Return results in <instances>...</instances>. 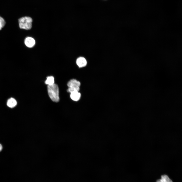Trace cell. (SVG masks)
<instances>
[{"mask_svg": "<svg viewBox=\"0 0 182 182\" xmlns=\"http://www.w3.org/2000/svg\"><path fill=\"white\" fill-rule=\"evenodd\" d=\"M47 90L51 100L55 102L59 101V90L57 85L54 83L48 85Z\"/></svg>", "mask_w": 182, "mask_h": 182, "instance_id": "cell-1", "label": "cell"}, {"mask_svg": "<svg viewBox=\"0 0 182 182\" xmlns=\"http://www.w3.org/2000/svg\"><path fill=\"white\" fill-rule=\"evenodd\" d=\"M32 18L30 17L25 16L21 17L18 19L19 27L22 29H30L32 27Z\"/></svg>", "mask_w": 182, "mask_h": 182, "instance_id": "cell-2", "label": "cell"}, {"mask_svg": "<svg viewBox=\"0 0 182 182\" xmlns=\"http://www.w3.org/2000/svg\"><path fill=\"white\" fill-rule=\"evenodd\" d=\"M6 22L4 18L0 16V30L4 26Z\"/></svg>", "mask_w": 182, "mask_h": 182, "instance_id": "cell-10", "label": "cell"}, {"mask_svg": "<svg viewBox=\"0 0 182 182\" xmlns=\"http://www.w3.org/2000/svg\"><path fill=\"white\" fill-rule=\"evenodd\" d=\"M70 96L71 99L73 100L77 101L80 99L81 94L79 92H74L71 93Z\"/></svg>", "mask_w": 182, "mask_h": 182, "instance_id": "cell-6", "label": "cell"}, {"mask_svg": "<svg viewBox=\"0 0 182 182\" xmlns=\"http://www.w3.org/2000/svg\"><path fill=\"white\" fill-rule=\"evenodd\" d=\"M2 148L3 147L2 145L0 144V151L2 150Z\"/></svg>", "mask_w": 182, "mask_h": 182, "instance_id": "cell-11", "label": "cell"}, {"mask_svg": "<svg viewBox=\"0 0 182 182\" xmlns=\"http://www.w3.org/2000/svg\"><path fill=\"white\" fill-rule=\"evenodd\" d=\"M156 182H173L168 176L166 175L161 176V179L157 180Z\"/></svg>", "mask_w": 182, "mask_h": 182, "instance_id": "cell-8", "label": "cell"}, {"mask_svg": "<svg viewBox=\"0 0 182 182\" xmlns=\"http://www.w3.org/2000/svg\"><path fill=\"white\" fill-rule=\"evenodd\" d=\"M16 100L14 98H11L9 99L7 102V105L9 107L12 108L15 107L17 105Z\"/></svg>", "mask_w": 182, "mask_h": 182, "instance_id": "cell-7", "label": "cell"}, {"mask_svg": "<svg viewBox=\"0 0 182 182\" xmlns=\"http://www.w3.org/2000/svg\"><path fill=\"white\" fill-rule=\"evenodd\" d=\"M76 63L77 65L80 67L85 66L87 63L85 59L82 57H80L78 58L76 60Z\"/></svg>", "mask_w": 182, "mask_h": 182, "instance_id": "cell-5", "label": "cell"}, {"mask_svg": "<svg viewBox=\"0 0 182 182\" xmlns=\"http://www.w3.org/2000/svg\"><path fill=\"white\" fill-rule=\"evenodd\" d=\"M45 81V83L48 85H51L54 84V78L52 76H48Z\"/></svg>", "mask_w": 182, "mask_h": 182, "instance_id": "cell-9", "label": "cell"}, {"mask_svg": "<svg viewBox=\"0 0 182 182\" xmlns=\"http://www.w3.org/2000/svg\"><path fill=\"white\" fill-rule=\"evenodd\" d=\"M25 43L28 47L31 48L34 46L35 44V40L32 37H27L25 40Z\"/></svg>", "mask_w": 182, "mask_h": 182, "instance_id": "cell-4", "label": "cell"}, {"mask_svg": "<svg viewBox=\"0 0 182 182\" xmlns=\"http://www.w3.org/2000/svg\"><path fill=\"white\" fill-rule=\"evenodd\" d=\"M80 82L76 79L71 80L68 82L67 85L69 87L67 91L70 93L74 92H79L80 85Z\"/></svg>", "mask_w": 182, "mask_h": 182, "instance_id": "cell-3", "label": "cell"}]
</instances>
